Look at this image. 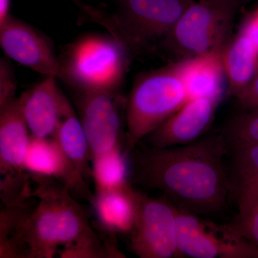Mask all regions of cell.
<instances>
[{
  "instance_id": "6da1fadb",
  "label": "cell",
  "mask_w": 258,
  "mask_h": 258,
  "mask_svg": "<svg viewBox=\"0 0 258 258\" xmlns=\"http://www.w3.org/2000/svg\"><path fill=\"white\" fill-rule=\"evenodd\" d=\"M230 151L221 132L172 147H152L141 141L128 155L129 183L159 190L183 211L214 216L225 208L232 191L224 165Z\"/></svg>"
},
{
  "instance_id": "3957f363",
  "label": "cell",
  "mask_w": 258,
  "mask_h": 258,
  "mask_svg": "<svg viewBox=\"0 0 258 258\" xmlns=\"http://www.w3.org/2000/svg\"><path fill=\"white\" fill-rule=\"evenodd\" d=\"M88 21L104 27L129 57L156 53L195 0H115V13L73 0Z\"/></svg>"
},
{
  "instance_id": "d6986e66",
  "label": "cell",
  "mask_w": 258,
  "mask_h": 258,
  "mask_svg": "<svg viewBox=\"0 0 258 258\" xmlns=\"http://www.w3.org/2000/svg\"><path fill=\"white\" fill-rule=\"evenodd\" d=\"M53 138L80 175L87 182L92 179L91 149L74 108L62 117Z\"/></svg>"
},
{
  "instance_id": "277c9868",
  "label": "cell",
  "mask_w": 258,
  "mask_h": 258,
  "mask_svg": "<svg viewBox=\"0 0 258 258\" xmlns=\"http://www.w3.org/2000/svg\"><path fill=\"white\" fill-rule=\"evenodd\" d=\"M59 58L60 80L70 87L106 92H119L131 59L110 34L79 37L64 47Z\"/></svg>"
},
{
  "instance_id": "8992f818",
  "label": "cell",
  "mask_w": 258,
  "mask_h": 258,
  "mask_svg": "<svg viewBox=\"0 0 258 258\" xmlns=\"http://www.w3.org/2000/svg\"><path fill=\"white\" fill-rule=\"evenodd\" d=\"M240 0H199L181 15L163 45L174 62L222 52L230 41Z\"/></svg>"
},
{
  "instance_id": "5bb4252c",
  "label": "cell",
  "mask_w": 258,
  "mask_h": 258,
  "mask_svg": "<svg viewBox=\"0 0 258 258\" xmlns=\"http://www.w3.org/2000/svg\"><path fill=\"white\" fill-rule=\"evenodd\" d=\"M90 203L96 220V230L116 239L117 234L130 235L137 215L136 189L129 184L118 189L95 190Z\"/></svg>"
},
{
  "instance_id": "ac0fdd59",
  "label": "cell",
  "mask_w": 258,
  "mask_h": 258,
  "mask_svg": "<svg viewBox=\"0 0 258 258\" xmlns=\"http://www.w3.org/2000/svg\"><path fill=\"white\" fill-rule=\"evenodd\" d=\"M34 198H22L1 205L0 258H28L24 230L35 207L31 205Z\"/></svg>"
},
{
  "instance_id": "9c48e42d",
  "label": "cell",
  "mask_w": 258,
  "mask_h": 258,
  "mask_svg": "<svg viewBox=\"0 0 258 258\" xmlns=\"http://www.w3.org/2000/svg\"><path fill=\"white\" fill-rule=\"evenodd\" d=\"M176 208V207H175ZM176 235L179 255L193 258H258V247L226 226H212L199 216L176 208Z\"/></svg>"
},
{
  "instance_id": "7402d4cb",
  "label": "cell",
  "mask_w": 258,
  "mask_h": 258,
  "mask_svg": "<svg viewBox=\"0 0 258 258\" xmlns=\"http://www.w3.org/2000/svg\"><path fill=\"white\" fill-rule=\"evenodd\" d=\"M220 132L231 150L241 146L258 144V111L242 112L235 115Z\"/></svg>"
},
{
  "instance_id": "44dd1931",
  "label": "cell",
  "mask_w": 258,
  "mask_h": 258,
  "mask_svg": "<svg viewBox=\"0 0 258 258\" xmlns=\"http://www.w3.org/2000/svg\"><path fill=\"white\" fill-rule=\"evenodd\" d=\"M235 188L238 194L239 212L258 197V144L234 148Z\"/></svg>"
},
{
  "instance_id": "ba28073f",
  "label": "cell",
  "mask_w": 258,
  "mask_h": 258,
  "mask_svg": "<svg viewBox=\"0 0 258 258\" xmlns=\"http://www.w3.org/2000/svg\"><path fill=\"white\" fill-rule=\"evenodd\" d=\"M74 91L91 157L118 145L124 147L126 98L119 92Z\"/></svg>"
},
{
  "instance_id": "484cf974",
  "label": "cell",
  "mask_w": 258,
  "mask_h": 258,
  "mask_svg": "<svg viewBox=\"0 0 258 258\" xmlns=\"http://www.w3.org/2000/svg\"><path fill=\"white\" fill-rule=\"evenodd\" d=\"M240 30L250 39L258 53V5L244 20Z\"/></svg>"
},
{
  "instance_id": "8fae6325",
  "label": "cell",
  "mask_w": 258,
  "mask_h": 258,
  "mask_svg": "<svg viewBox=\"0 0 258 258\" xmlns=\"http://www.w3.org/2000/svg\"><path fill=\"white\" fill-rule=\"evenodd\" d=\"M221 98L188 100L162 124L146 136L142 142L156 147H172L192 143L201 138L211 124Z\"/></svg>"
},
{
  "instance_id": "7a4b0ae2",
  "label": "cell",
  "mask_w": 258,
  "mask_h": 258,
  "mask_svg": "<svg viewBox=\"0 0 258 258\" xmlns=\"http://www.w3.org/2000/svg\"><path fill=\"white\" fill-rule=\"evenodd\" d=\"M37 199L24 230L28 258H51L60 248L91 237L97 230L88 210L64 185L54 179H33Z\"/></svg>"
},
{
  "instance_id": "ffe728a7",
  "label": "cell",
  "mask_w": 258,
  "mask_h": 258,
  "mask_svg": "<svg viewBox=\"0 0 258 258\" xmlns=\"http://www.w3.org/2000/svg\"><path fill=\"white\" fill-rule=\"evenodd\" d=\"M91 171L96 189H118L130 184L128 159L123 145L93 155Z\"/></svg>"
},
{
  "instance_id": "2e32d148",
  "label": "cell",
  "mask_w": 258,
  "mask_h": 258,
  "mask_svg": "<svg viewBox=\"0 0 258 258\" xmlns=\"http://www.w3.org/2000/svg\"><path fill=\"white\" fill-rule=\"evenodd\" d=\"M222 53L213 52L173 62L189 99L201 97L222 98L225 76Z\"/></svg>"
},
{
  "instance_id": "83f0119b",
  "label": "cell",
  "mask_w": 258,
  "mask_h": 258,
  "mask_svg": "<svg viewBox=\"0 0 258 258\" xmlns=\"http://www.w3.org/2000/svg\"><path fill=\"white\" fill-rule=\"evenodd\" d=\"M257 207H258V197L254 200L253 202H252V203L250 204V205H249L248 207H247V208L245 209V210H243V211L239 212V214L245 213V212H248L249 210H251L252 209L254 208H257Z\"/></svg>"
},
{
  "instance_id": "603a6c76",
  "label": "cell",
  "mask_w": 258,
  "mask_h": 258,
  "mask_svg": "<svg viewBox=\"0 0 258 258\" xmlns=\"http://www.w3.org/2000/svg\"><path fill=\"white\" fill-rule=\"evenodd\" d=\"M232 230L258 247V207L239 214L235 221L229 225Z\"/></svg>"
},
{
  "instance_id": "7c38bea8",
  "label": "cell",
  "mask_w": 258,
  "mask_h": 258,
  "mask_svg": "<svg viewBox=\"0 0 258 258\" xmlns=\"http://www.w3.org/2000/svg\"><path fill=\"white\" fill-rule=\"evenodd\" d=\"M24 169L33 179H51L69 189L73 196L91 201L93 194L54 138L30 136Z\"/></svg>"
},
{
  "instance_id": "30bf717a",
  "label": "cell",
  "mask_w": 258,
  "mask_h": 258,
  "mask_svg": "<svg viewBox=\"0 0 258 258\" xmlns=\"http://www.w3.org/2000/svg\"><path fill=\"white\" fill-rule=\"evenodd\" d=\"M0 45L8 58L44 76L60 80V58L53 44L42 32L10 15L0 25Z\"/></svg>"
},
{
  "instance_id": "52a82bcc",
  "label": "cell",
  "mask_w": 258,
  "mask_h": 258,
  "mask_svg": "<svg viewBox=\"0 0 258 258\" xmlns=\"http://www.w3.org/2000/svg\"><path fill=\"white\" fill-rule=\"evenodd\" d=\"M137 215L131 232L129 248L141 258H171L179 255L176 208L165 196L149 198L136 189Z\"/></svg>"
},
{
  "instance_id": "9a60e30c",
  "label": "cell",
  "mask_w": 258,
  "mask_h": 258,
  "mask_svg": "<svg viewBox=\"0 0 258 258\" xmlns=\"http://www.w3.org/2000/svg\"><path fill=\"white\" fill-rule=\"evenodd\" d=\"M18 98L0 108V174L23 172L30 139Z\"/></svg>"
},
{
  "instance_id": "cb8c5ba5",
  "label": "cell",
  "mask_w": 258,
  "mask_h": 258,
  "mask_svg": "<svg viewBox=\"0 0 258 258\" xmlns=\"http://www.w3.org/2000/svg\"><path fill=\"white\" fill-rule=\"evenodd\" d=\"M17 81L8 57L0 59V108L15 98Z\"/></svg>"
},
{
  "instance_id": "e0dca14e",
  "label": "cell",
  "mask_w": 258,
  "mask_h": 258,
  "mask_svg": "<svg viewBox=\"0 0 258 258\" xmlns=\"http://www.w3.org/2000/svg\"><path fill=\"white\" fill-rule=\"evenodd\" d=\"M227 81L226 93L235 97L250 83L258 71V53L244 32L232 37L222 53Z\"/></svg>"
},
{
  "instance_id": "4fadbf2b",
  "label": "cell",
  "mask_w": 258,
  "mask_h": 258,
  "mask_svg": "<svg viewBox=\"0 0 258 258\" xmlns=\"http://www.w3.org/2000/svg\"><path fill=\"white\" fill-rule=\"evenodd\" d=\"M57 78L45 76L35 87L22 93L18 101L33 137L53 138L62 117L73 108L57 84Z\"/></svg>"
},
{
  "instance_id": "d4e9b609",
  "label": "cell",
  "mask_w": 258,
  "mask_h": 258,
  "mask_svg": "<svg viewBox=\"0 0 258 258\" xmlns=\"http://www.w3.org/2000/svg\"><path fill=\"white\" fill-rule=\"evenodd\" d=\"M235 98L243 112L258 111V71L250 83Z\"/></svg>"
},
{
  "instance_id": "4316f807",
  "label": "cell",
  "mask_w": 258,
  "mask_h": 258,
  "mask_svg": "<svg viewBox=\"0 0 258 258\" xmlns=\"http://www.w3.org/2000/svg\"><path fill=\"white\" fill-rule=\"evenodd\" d=\"M11 0H0V25L5 23L9 18Z\"/></svg>"
},
{
  "instance_id": "5b68a950",
  "label": "cell",
  "mask_w": 258,
  "mask_h": 258,
  "mask_svg": "<svg viewBox=\"0 0 258 258\" xmlns=\"http://www.w3.org/2000/svg\"><path fill=\"white\" fill-rule=\"evenodd\" d=\"M188 100L184 83L173 63L139 76L126 98L125 155Z\"/></svg>"
}]
</instances>
